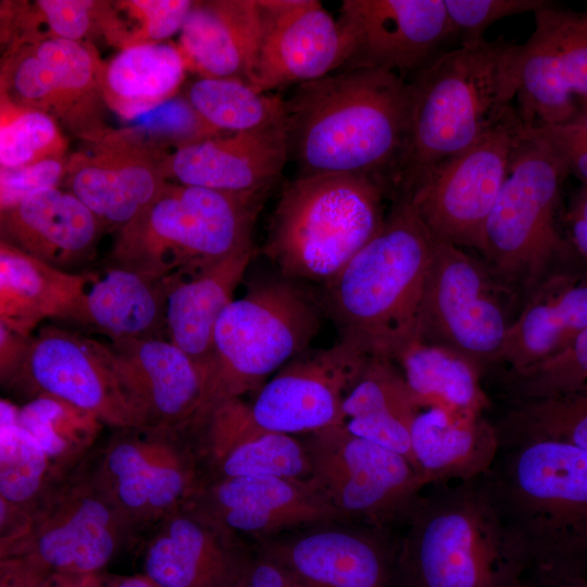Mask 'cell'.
Returning a JSON list of instances; mask_svg holds the SVG:
<instances>
[{"mask_svg":"<svg viewBox=\"0 0 587 587\" xmlns=\"http://www.w3.org/2000/svg\"><path fill=\"white\" fill-rule=\"evenodd\" d=\"M261 38L259 0H197L179 32L187 70L251 84Z\"/></svg>","mask_w":587,"mask_h":587,"instance_id":"obj_30","label":"cell"},{"mask_svg":"<svg viewBox=\"0 0 587 587\" xmlns=\"http://www.w3.org/2000/svg\"><path fill=\"white\" fill-rule=\"evenodd\" d=\"M85 462L136 536L188 504L204 482L192 441L160 428L117 429Z\"/></svg>","mask_w":587,"mask_h":587,"instance_id":"obj_12","label":"cell"},{"mask_svg":"<svg viewBox=\"0 0 587 587\" xmlns=\"http://www.w3.org/2000/svg\"><path fill=\"white\" fill-rule=\"evenodd\" d=\"M43 587H84V576L52 574Z\"/></svg>","mask_w":587,"mask_h":587,"instance_id":"obj_55","label":"cell"},{"mask_svg":"<svg viewBox=\"0 0 587 587\" xmlns=\"http://www.w3.org/2000/svg\"><path fill=\"white\" fill-rule=\"evenodd\" d=\"M480 482L527 582L587 574V450L551 439L505 445Z\"/></svg>","mask_w":587,"mask_h":587,"instance_id":"obj_2","label":"cell"},{"mask_svg":"<svg viewBox=\"0 0 587 587\" xmlns=\"http://www.w3.org/2000/svg\"><path fill=\"white\" fill-rule=\"evenodd\" d=\"M267 192L232 193L168 182L117 230L114 265L160 282L185 270L252 250V232Z\"/></svg>","mask_w":587,"mask_h":587,"instance_id":"obj_8","label":"cell"},{"mask_svg":"<svg viewBox=\"0 0 587 587\" xmlns=\"http://www.w3.org/2000/svg\"><path fill=\"white\" fill-rule=\"evenodd\" d=\"M33 337H24L0 323V377L12 383L20 372Z\"/></svg>","mask_w":587,"mask_h":587,"instance_id":"obj_52","label":"cell"},{"mask_svg":"<svg viewBox=\"0 0 587 587\" xmlns=\"http://www.w3.org/2000/svg\"><path fill=\"white\" fill-rule=\"evenodd\" d=\"M395 362L422 408L483 413L489 407L483 373L467 359L438 346L413 341Z\"/></svg>","mask_w":587,"mask_h":587,"instance_id":"obj_37","label":"cell"},{"mask_svg":"<svg viewBox=\"0 0 587 587\" xmlns=\"http://www.w3.org/2000/svg\"><path fill=\"white\" fill-rule=\"evenodd\" d=\"M311 483L344 517L384 527L407 519L425 487L409 460L342 424L307 434Z\"/></svg>","mask_w":587,"mask_h":587,"instance_id":"obj_14","label":"cell"},{"mask_svg":"<svg viewBox=\"0 0 587 587\" xmlns=\"http://www.w3.org/2000/svg\"><path fill=\"white\" fill-rule=\"evenodd\" d=\"M86 273L73 274L0 240V323L24 337L46 319L77 322Z\"/></svg>","mask_w":587,"mask_h":587,"instance_id":"obj_33","label":"cell"},{"mask_svg":"<svg viewBox=\"0 0 587 587\" xmlns=\"http://www.w3.org/2000/svg\"><path fill=\"white\" fill-rule=\"evenodd\" d=\"M420 496L398 544L402 587H526L525 567L510 545L480 477L440 484Z\"/></svg>","mask_w":587,"mask_h":587,"instance_id":"obj_6","label":"cell"},{"mask_svg":"<svg viewBox=\"0 0 587 587\" xmlns=\"http://www.w3.org/2000/svg\"><path fill=\"white\" fill-rule=\"evenodd\" d=\"M524 123L515 107L474 143L435 166L408 200L438 240L483 249V233Z\"/></svg>","mask_w":587,"mask_h":587,"instance_id":"obj_13","label":"cell"},{"mask_svg":"<svg viewBox=\"0 0 587 587\" xmlns=\"http://www.w3.org/2000/svg\"><path fill=\"white\" fill-rule=\"evenodd\" d=\"M392 360L372 358L342 405V425L353 435L411 462L410 435L420 411ZM413 466V465H412Z\"/></svg>","mask_w":587,"mask_h":587,"instance_id":"obj_35","label":"cell"},{"mask_svg":"<svg viewBox=\"0 0 587 587\" xmlns=\"http://www.w3.org/2000/svg\"><path fill=\"white\" fill-rule=\"evenodd\" d=\"M168 150L142 129L111 128L82 141L68 153L64 189L76 196L102 223L121 229L147 208L168 183Z\"/></svg>","mask_w":587,"mask_h":587,"instance_id":"obj_16","label":"cell"},{"mask_svg":"<svg viewBox=\"0 0 587 587\" xmlns=\"http://www.w3.org/2000/svg\"><path fill=\"white\" fill-rule=\"evenodd\" d=\"M526 587H587V574L563 575L539 582H527Z\"/></svg>","mask_w":587,"mask_h":587,"instance_id":"obj_54","label":"cell"},{"mask_svg":"<svg viewBox=\"0 0 587 587\" xmlns=\"http://www.w3.org/2000/svg\"><path fill=\"white\" fill-rule=\"evenodd\" d=\"M515 305L520 309L517 300L495 279L483 259L436 239L416 340L462 355L485 377L498 364Z\"/></svg>","mask_w":587,"mask_h":587,"instance_id":"obj_11","label":"cell"},{"mask_svg":"<svg viewBox=\"0 0 587 587\" xmlns=\"http://www.w3.org/2000/svg\"><path fill=\"white\" fill-rule=\"evenodd\" d=\"M285 115V114H284ZM288 157L285 118L253 130L226 133L170 150L167 182L232 193L268 192Z\"/></svg>","mask_w":587,"mask_h":587,"instance_id":"obj_26","label":"cell"},{"mask_svg":"<svg viewBox=\"0 0 587 587\" xmlns=\"http://www.w3.org/2000/svg\"><path fill=\"white\" fill-rule=\"evenodd\" d=\"M67 147L62 127L51 115L16 103L0 92L1 170L66 159Z\"/></svg>","mask_w":587,"mask_h":587,"instance_id":"obj_44","label":"cell"},{"mask_svg":"<svg viewBox=\"0 0 587 587\" xmlns=\"http://www.w3.org/2000/svg\"><path fill=\"white\" fill-rule=\"evenodd\" d=\"M192 0H101L99 35L118 49L159 43L180 32Z\"/></svg>","mask_w":587,"mask_h":587,"instance_id":"obj_43","label":"cell"},{"mask_svg":"<svg viewBox=\"0 0 587 587\" xmlns=\"http://www.w3.org/2000/svg\"><path fill=\"white\" fill-rule=\"evenodd\" d=\"M188 504L237 537L270 538L287 529L345 521L310 479L214 478L203 482Z\"/></svg>","mask_w":587,"mask_h":587,"instance_id":"obj_23","label":"cell"},{"mask_svg":"<svg viewBox=\"0 0 587 587\" xmlns=\"http://www.w3.org/2000/svg\"><path fill=\"white\" fill-rule=\"evenodd\" d=\"M236 587H305L285 567L260 553L250 558Z\"/></svg>","mask_w":587,"mask_h":587,"instance_id":"obj_50","label":"cell"},{"mask_svg":"<svg viewBox=\"0 0 587 587\" xmlns=\"http://www.w3.org/2000/svg\"><path fill=\"white\" fill-rule=\"evenodd\" d=\"M102 60L93 42L39 38L2 49L0 92L51 115L80 141L112 127L101 85Z\"/></svg>","mask_w":587,"mask_h":587,"instance_id":"obj_15","label":"cell"},{"mask_svg":"<svg viewBox=\"0 0 587 587\" xmlns=\"http://www.w3.org/2000/svg\"><path fill=\"white\" fill-rule=\"evenodd\" d=\"M508 402L547 399L587 388V327L559 354L522 370L491 374Z\"/></svg>","mask_w":587,"mask_h":587,"instance_id":"obj_45","label":"cell"},{"mask_svg":"<svg viewBox=\"0 0 587 587\" xmlns=\"http://www.w3.org/2000/svg\"><path fill=\"white\" fill-rule=\"evenodd\" d=\"M187 71L184 57L170 42L120 50L100 68V85L109 109L124 118L149 111L172 99Z\"/></svg>","mask_w":587,"mask_h":587,"instance_id":"obj_36","label":"cell"},{"mask_svg":"<svg viewBox=\"0 0 587 587\" xmlns=\"http://www.w3.org/2000/svg\"><path fill=\"white\" fill-rule=\"evenodd\" d=\"M516 73L517 45L484 39L446 50L413 74L391 200L408 198L435 166L474 143L513 107Z\"/></svg>","mask_w":587,"mask_h":587,"instance_id":"obj_3","label":"cell"},{"mask_svg":"<svg viewBox=\"0 0 587 587\" xmlns=\"http://www.w3.org/2000/svg\"><path fill=\"white\" fill-rule=\"evenodd\" d=\"M104 229L76 196L60 187L0 211L2 241L62 270L90 258Z\"/></svg>","mask_w":587,"mask_h":587,"instance_id":"obj_28","label":"cell"},{"mask_svg":"<svg viewBox=\"0 0 587 587\" xmlns=\"http://www.w3.org/2000/svg\"><path fill=\"white\" fill-rule=\"evenodd\" d=\"M388 184L361 173L298 176L272 214L262 252L280 276L326 284L380 230Z\"/></svg>","mask_w":587,"mask_h":587,"instance_id":"obj_7","label":"cell"},{"mask_svg":"<svg viewBox=\"0 0 587 587\" xmlns=\"http://www.w3.org/2000/svg\"><path fill=\"white\" fill-rule=\"evenodd\" d=\"M66 160L52 159L14 170L0 168V211L36 191L62 186Z\"/></svg>","mask_w":587,"mask_h":587,"instance_id":"obj_47","label":"cell"},{"mask_svg":"<svg viewBox=\"0 0 587 587\" xmlns=\"http://www.w3.org/2000/svg\"><path fill=\"white\" fill-rule=\"evenodd\" d=\"M13 383L24 384L34 396L62 399L116 429L142 427L95 339L77 333L40 328Z\"/></svg>","mask_w":587,"mask_h":587,"instance_id":"obj_21","label":"cell"},{"mask_svg":"<svg viewBox=\"0 0 587 587\" xmlns=\"http://www.w3.org/2000/svg\"><path fill=\"white\" fill-rule=\"evenodd\" d=\"M18 423L40 445L60 479L83 463L104 425L95 414L49 395L34 396L20 407Z\"/></svg>","mask_w":587,"mask_h":587,"instance_id":"obj_39","label":"cell"},{"mask_svg":"<svg viewBox=\"0 0 587 587\" xmlns=\"http://www.w3.org/2000/svg\"><path fill=\"white\" fill-rule=\"evenodd\" d=\"M261 38L250 86L261 92L329 75L344 64L337 20L316 0H259Z\"/></svg>","mask_w":587,"mask_h":587,"instance_id":"obj_24","label":"cell"},{"mask_svg":"<svg viewBox=\"0 0 587 587\" xmlns=\"http://www.w3.org/2000/svg\"><path fill=\"white\" fill-rule=\"evenodd\" d=\"M586 327L587 271L558 276L522 304L494 371L522 370L548 360L571 346Z\"/></svg>","mask_w":587,"mask_h":587,"instance_id":"obj_31","label":"cell"},{"mask_svg":"<svg viewBox=\"0 0 587 587\" xmlns=\"http://www.w3.org/2000/svg\"><path fill=\"white\" fill-rule=\"evenodd\" d=\"M547 0H445L448 17L460 46L473 45L485 38L494 23L513 15L535 13Z\"/></svg>","mask_w":587,"mask_h":587,"instance_id":"obj_46","label":"cell"},{"mask_svg":"<svg viewBox=\"0 0 587 587\" xmlns=\"http://www.w3.org/2000/svg\"><path fill=\"white\" fill-rule=\"evenodd\" d=\"M85 460L0 540V558L29 555L53 574L85 576L101 573L137 537Z\"/></svg>","mask_w":587,"mask_h":587,"instance_id":"obj_10","label":"cell"},{"mask_svg":"<svg viewBox=\"0 0 587 587\" xmlns=\"http://www.w3.org/2000/svg\"><path fill=\"white\" fill-rule=\"evenodd\" d=\"M435 240L408 200H391L380 230L324 284L323 308L340 337L392 361L417 339Z\"/></svg>","mask_w":587,"mask_h":587,"instance_id":"obj_4","label":"cell"},{"mask_svg":"<svg viewBox=\"0 0 587 587\" xmlns=\"http://www.w3.org/2000/svg\"><path fill=\"white\" fill-rule=\"evenodd\" d=\"M372 358L342 337L308 349L263 384L250 414L263 428L292 436L342 424L344 402Z\"/></svg>","mask_w":587,"mask_h":587,"instance_id":"obj_19","label":"cell"},{"mask_svg":"<svg viewBox=\"0 0 587 587\" xmlns=\"http://www.w3.org/2000/svg\"><path fill=\"white\" fill-rule=\"evenodd\" d=\"M84 587H155L143 574L108 579L99 574L84 576Z\"/></svg>","mask_w":587,"mask_h":587,"instance_id":"obj_53","label":"cell"},{"mask_svg":"<svg viewBox=\"0 0 587 587\" xmlns=\"http://www.w3.org/2000/svg\"><path fill=\"white\" fill-rule=\"evenodd\" d=\"M495 426L501 446L551 439L587 450V388L547 399L509 402Z\"/></svg>","mask_w":587,"mask_h":587,"instance_id":"obj_42","label":"cell"},{"mask_svg":"<svg viewBox=\"0 0 587 587\" xmlns=\"http://www.w3.org/2000/svg\"><path fill=\"white\" fill-rule=\"evenodd\" d=\"M198 430L201 437L197 451L205 454L213 479L277 476L304 480L311 477L304 442L257 424L249 404L241 398L215 404Z\"/></svg>","mask_w":587,"mask_h":587,"instance_id":"obj_27","label":"cell"},{"mask_svg":"<svg viewBox=\"0 0 587 587\" xmlns=\"http://www.w3.org/2000/svg\"><path fill=\"white\" fill-rule=\"evenodd\" d=\"M52 574L29 555L0 558V587H43Z\"/></svg>","mask_w":587,"mask_h":587,"instance_id":"obj_49","label":"cell"},{"mask_svg":"<svg viewBox=\"0 0 587 587\" xmlns=\"http://www.w3.org/2000/svg\"><path fill=\"white\" fill-rule=\"evenodd\" d=\"M96 346L142 427L196 432L211 410L209 372L168 339H110Z\"/></svg>","mask_w":587,"mask_h":587,"instance_id":"obj_17","label":"cell"},{"mask_svg":"<svg viewBox=\"0 0 587 587\" xmlns=\"http://www.w3.org/2000/svg\"><path fill=\"white\" fill-rule=\"evenodd\" d=\"M565 165L539 127L524 125L486 221L483 261L522 304L553 278L587 271L559 227Z\"/></svg>","mask_w":587,"mask_h":587,"instance_id":"obj_5","label":"cell"},{"mask_svg":"<svg viewBox=\"0 0 587 587\" xmlns=\"http://www.w3.org/2000/svg\"><path fill=\"white\" fill-rule=\"evenodd\" d=\"M254 249L185 270L160 282L165 288L168 340L209 372L213 332L243 277Z\"/></svg>","mask_w":587,"mask_h":587,"instance_id":"obj_32","label":"cell"},{"mask_svg":"<svg viewBox=\"0 0 587 587\" xmlns=\"http://www.w3.org/2000/svg\"><path fill=\"white\" fill-rule=\"evenodd\" d=\"M382 529L320 524L266 538L260 553L305 587H390L396 577L398 545Z\"/></svg>","mask_w":587,"mask_h":587,"instance_id":"obj_22","label":"cell"},{"mask_svg":"<svg viewBox=\"0 0 587 587\" xmlns=\"http://www.w3.org/2000/svg\"><path fill=\"white\" fill-rule=\"evenodd\" d=\"M411 462L424 485L482 477L495 463L501 441L483 413L427 408L411 426Z\"/></svg>","mask_w":587,"mask_h":587,"instance_id":"obj_29","label":"cell"},{"mask_svg":"<svg viewBox=\"0 0 587 587\" xmlns=\"http://www.w3.org/2000/svg\"><path fill=\"white\" fill-rule=\"evenodd\" d=\"M101 0L1 1V47L54 37L89 41L100 37Z\"/></svg>","mask_w":587,"mask_h":587,"instance_id":"obj_41","label":"cell"},{"mask_svg":"<svg viewBox=\"0 0 587 587\" xmlns=\"http://www.w3.org/2000/svg\"><path fill=\"white\" fill-rule=\"evenodd\" d=\"M284 118L299 176L369 174L391 192L408 130L404 77L359 68L302 83L285 100Z\"/></svg>","mask_w":587,"mask_h":587,"instance_id":"obj_1","label":"cell"},{"mask_svg":"<svg viewBox=\"0 0 587 587\" xmlns=\"http://www.w3.org/2000/svg\"><path fill=\"white\" fill-rule=\"evenodd\" d=\"M185 101L220 133L262 128L284 118L285 100L235 78L198 77L184 90Z\"/></svg>","mask_w":587,"mask_h":587,"instance_id":"obj_40","label":"cell"},{"mask_svg":"<svg viewBox=\"0 0 587 587\" xmlns=\"http://www.w3.org/2000/svg\"><path fill=\"white\" fill-rule=\"evenodd\" d=\"M337 23L344 71L382 70L403 77L430 63L454 38L445 0H344Z\"/></svg>","mask_w":587,"mask_h":587,"instance_id":"obj_20","label":"cell"},{"mask_svg":"<svg viewBox=\"0 0 587 587\" xmlns=\"http://www.w3.org/2000/svg\"><path fill=\"white\" fill-rule=\"evenodd\" d=\"M565 236L587 270V187L580 185L571 196L563 216Z\"/></svg>","mask_w":587,"mask_h":587,"instance_id":"obj_51","label":"cell"},{"mask_svg":"<svg viewBox=\"0 0 587 587\" xmlns=\"http://www.w3.org/2000/svg\"><path fill=\"white\" fill-rule=\"evenodd\" d=\"M573 120H575L587 133V102L582 104L579 113Z\"/></svg>","mask_w":587,"mask_h":587,"instance_id":"obj_56","label":"cell"},{"mask_svg":"<svg viewBox=\"0 0 587 587\" xmlns=\"http://www.w3.org/2000/svg\"><path fill=\"white\" fill-rule=\"evenodd\" d=\"M534 15V32L517 45L515 110L526 126L559 125L587 102V11L550 1Z\"/></svg>","mask_w":587,"mask_h":587,"instance_id":"obj_18","label":"cell"},{"mask_svg":"<svg viewBox=\"0 0 587 587\" xmlns=\"http://www.w3.org/2000/svg\"><path fill=\"white\" fill-rule=\"evenodd\" d=\"M249 559L239 537L186 504L149 530L142 574L155 587H236Z\"/></svg>","mask_w":587,"mask_h":587,"instance_id":"obj_25","label":"cell"},{"mask_svg":"<svg viewBox=\"0 0 587 587\" xmlns=\"http://www.w3.org/2000/svg\"><path fill=\"white\" fill-rule=\"evenodd\" d=\"M165 288L126 267L86 273L78 324L110 339L157 337L164 327Z\"/></svg>","mask_w":587,"mask_h":587,"instance_id":"obj_34","label":"cell"},{"mask_svg":"<svg viewBox=\"0 0 587 587\" xmlns=\"http://www.w3.org/2000/svg\"><path fill=\"white\" fill-rule=\"evenodd\" d=\"M321 307L300 282L283 276L252 285L216 322L209 364L210 403L258 391L270 375L307 351Z\"/></svg>","mask_w":587,"mask_h":587,"instance_id":"obj_9","label":"cell"},{"mask_svg":"<svg viewBox=\"0 0 587 587\" xmlns=\"http://www.w3.org/2000/svg\"><path fill=\"white\" fill-rule=\"evenodd\" d=\"M18 409L0 401V503L28 516L61 479L40 445L20 425Z\"/></svg>","mask_w":587,"mask_h":587,"instance_id":"obj_38","label":"cell"},{"mask_svg":"<svg viewBox=\"0 0 587 587\" xmlns=\"http://www.w3.org/2000/svg\"><path fill=\"white\" fill-rule=\"evenodd\" d=\"M550 145L565 165L587 187V133L575 121L539 126Z\"/></svg>","mask_w":587,"mask_h":587,"instance_id":"obj_48","label":"cell"}]
</instances>
